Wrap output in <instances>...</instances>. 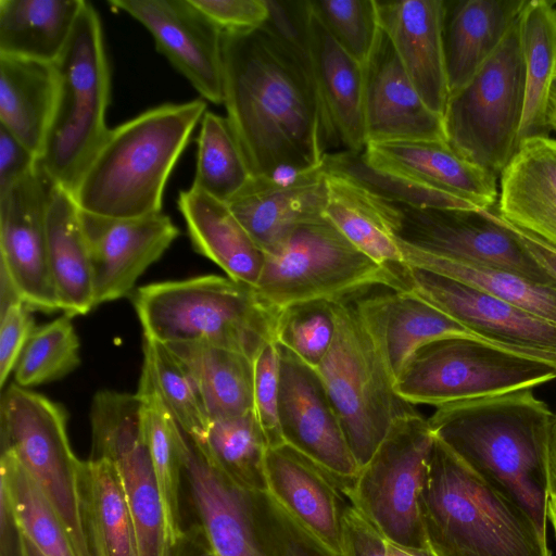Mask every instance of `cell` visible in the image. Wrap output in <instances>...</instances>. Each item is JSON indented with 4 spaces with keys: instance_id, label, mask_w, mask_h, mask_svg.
Masks as SVG:
<instances>
[{
    "instance_id": "1",
    "label": "cell",
    "mask_w": 556,
    "mask_h": 556,
    "mask_svg": "<svg viewBox=\"0 0 556 556\" xmlns=\"http://www.w3.org/2000/svg\"><path fill=\"white\" fill-rule=\"evenodd\" d=\"M224 101L253 177L321 166L326 142L309 62L269 27L223 33Z\"/></svg>"
},
{
    "instance_id": "2",
    "label": "cell",
    "mask_w": 556,
    "mask_h": 556,
    "mask_svg": "<svg viewBox=\"0 0 556 556\" xmlns=\"http://www.w3.org/2000/svg\"><path fill=\"white\" fill-rule=\"evenodd\" d=\"M554 417L525 389L439 406L428 421L434 437L514 498L547 536Z\"/></svg>"
},
{
    "instance_id": "3",
    "label": "cell",
    "mask_w": 556,
    "mask_h": 556,
    "mask_svg": "<svg viewBox=\"0 0 556 556\" xmlns=\"http://www.w3.org/2000/svg\"><path fill=\"white\" fill-rule=\"evenodd\" d=\"M206 111L202 98L163 103L110 128L72 191L79 210L110 218L162 213L168 177Z\"/></svg>"
},
{
    "instance_id": "4",
    "label": "cell",
    "mask_w": 556,
    "mask_h": 556,
    "mask_svg": "<svg viewBox=\"0 0 556 556\" xmlns=\"http://www.w3.org/2000/svg\"><path fill=\"white\" fill-rule=\"evenodd\" d=\"M418 504L433 556H552L532 517L437 437Z\"/></svg>"
},
{
    "instance_id": "5",
    "label": "cell",
    "mask_w": 556,
    "mask_h": 556,
    "mask_svg": "<svg viewBox=\"0 0 556 556\" xmlns=\"http://www.w3.org/2000/svg\"><path fill=\"white\" fill-rule=\"evenodd\" d=\"M132 304L143 337L170 344H205L252 361L276 342L278 317L254 287L229 277L205 275L142 286Z\"/></svg>"
},
{
    "instance_id": "6",
    "label": "cell",
    "mask_w": 556,
    "mask_h": 556,
    "mask_svg": "<svg viewBox=\"0 0 556 556\" xmlns=\"http://www.w3.org/2000/svg\"><path fill=\"white\" fill-rule=\"evenodd\" d=\"M54 66L55 101L37 169L72 193L110 129L111 71L100 15L90 2L84 1Z\"/></svg>"
},
{
    "instance_id": "7",
    "label": "cell",
    "mask_w": 556,
    "mask_h": 556,
    "mask_svg": "<svg viewBox=\"0 0 556 556\" xmlns=\"http://www.w3.org/2000/svg\"><path fill=\"white\" fill-rule=\"evenodd\" d=\"M379 287L409 291L403 274L369 258L321 216L301 223L265 255L254 288L280 315L295 304L354 299Z\"/></svg>"
},
{
    "instance_id": "8",
    "label": "cell",
    "mask_w": 556,
    "mask_h": 556,
    "mask_svg": "<svg viewBox=\"0 0 556 556\" xmlns=\"http://www.w3.org/2000/svg\"><path fill=\"white\" fill-rule=\"evenodd\" d=\"M355 299L332 301L336 334L316 370L362 468L393 422L417 410L397 395L395 381Z\"/></svg>"
},
{
    "instance_id": "9",
    "label": "cell",
    "mask_w": 556,
    "mask_h": 556,
    "mask_svg": "<svg viewBox=\"0 0 556 556\" xmlns=\"http://www.w3.org/2000/svg\"><path fill=\"white\" fill-rule=\"evenodd\" d=\"M523 103L518 17L475 76L450 94L443 114L447 143L465 160L500 178L519 149Z\"/></svg>"
},
{
    "instance_id": "10",
    "label": "cell",
    "mask_w": 556,
    "mask_h": 556,
    "mask_svg": "<svg viewBox=\"0 0 556 556\" xmlns=\"http://www.w3.org/2000/svg\"><path fill=\"white\" fill-rule=\"evenodd\" d=\"M556 379V364L472 338L430 342L396 378L397 395L435 407L533 389Z\"/></svg>"
},
{
    "instance_id": "11",
    "label": "cell",
    "mask_w": 556,
    "mask_h": 556,
    "mask_svg": "<svg viewBox=\"0 0 556 556\" xmlns=\"http://www.w3.org/2000/svg\"><path fill=\"white\" fill-rule=\"evenodd\" d=\"M434 434L418 412L396 419L343 493L390 542L430 551L419 511Z\"/></svg>"
},
{
    "instance_id": "12",
    "label": "cell",
    "mask_w": 556,
    "mask_h": 556,
    "mask_svg": "<svg viewBox=\"0 0 556 556\" xmlns=\"http://www.w3.org/2000/svg\"><path fill=\"white\" fill-rule=\"evenodd\" d=\"M2 450L10 451L42 491L59 516L76 556H91L75 488L78 458L66 431L62 406L10 384L0 403Z\"/></svg>"
},
{
    "instance_id": "13",
    "label": "cell",
    "mask_w": 556,
    "mask_h": 556,
    "mask_svg": "<svg viewBox=\"0 0 556 556\" xmlns=\"http://www.w3.org/2000/svg\"><path fill=\"white\" fill-rule=\"evenodd\" d=\"M401 211L396 239L426 253L496 267L556 288V278L532 256L497 210L413 207Z\"/></svg>"
},
{
    "instance_id": "14",
    "label": "cell",
    "mask_w": 556,
    "mask_h": 556,
    "mask_svg": "<svg viewBox=\"0 0 556 556\" xmlns=\"http://www.w3.org/2000/svg\"><path fill=\"white\" fill-rule=\"evenodd\" d=\"M92 457L115 464L131 518L138 556H162L163 513L146 443L143 402L113 395L91 412Z\"/></svg>"
},
{
    "instance_id": "15",
    "label": "cell",
    "mask_w": 556,
    "mask_h": 556,
    "mask_svg": "<svg viewBox=\"0 0 556 556\" xmlns=\"http://www.w3.org/2000/svg\"><path fill=\"white\" fill-rule=\"evenodd\" d=\"M279 354L278 417L289 444L336 478L344 492L361 468L317 370L276 342Z\"/></svg>"
},
{
    "instance_id": "16",
    "label": "cell",
    "mask_w": 556,
    "mask_h": 556,
    "mask_svg": "<svg viewBox=\"0 0 556 556\" xmlns=\"http://www.w3.org/2000/svg\"><path fill=\"white\" fill-rule=\"evenodd\" d=\"M409 291L480 339L556 364V325L450 277L408 266Z\"/></svg>"
},
{
    "instance_id": "17",
    "label": "cell",
    "mask_w": 556,
    "mask_h": 556,
    "mask_svg": "<svg viewBox=\"0 0 556 556\" xmlns=\"http://www.w3.org/2000/svg\"><path fill=\"white\" fill-rule=\"evenodd\" d=\"M151 34L155 49L203 100L223 104V31L191 0H110Z\"/></svg>"
},
{
    "instance_id": "18",
    "label": "cell",
    "mask_w": 556,
    "mask_h": 556,
    "mask_svg": "<svg viewBox=\"0 0 556 556\" xmlns=\"http://www.w3.org/2000/svg\"><path fill=\"white\" fill-rule=\"evenodd\" d=\"M50 182L34 170L0 193V270L31 309H60L50 274L46 216Z\"/></svg>"
},
{
    "instance_id": "19",
    "label": "cell",
    "mask_w": 556,
    "mask_h": 556,
    "mask_svg": "<svg viewBox=\"0 0 556 556\" xmlns=\"http://www.w3.org/2000/svg\"><path fill=\"white\" fill-rule=\"evenodd\" d=\"M92 268L96 306L128 294L179 236L169 216L110 218L80 211Z\"/></svg>"
},
{
    "instance_id": "20",
    "label": "cell",
    "mask_w": 556,
    "mask_h": 556,
    "mask_svg": "<svg viewBox=\"0 0 556 556\" xmlns=\"http://www.w3.org/2000/svg\"><path fill=\"white\" fill-rule=\"evenodd\" d=\"M307 52L320 103L325 142L362 153L367 140L364 119L365 68L330 35L307 1Z\"/></svg>"
},
{
    "instance_id": "21",
    "label": "cell",
    "mask_w": 556,
    "mask_h": 556,
    "mask_svg": "<svg viewBox=\"0 0 556 556\" xmlns=\"http://www.w3.org/2000/svg\"><path fill=\"white\" fill-rule=\"evenodd\" d=\"M364 119L367 143L446 141L443 117L422 101L383 30L365 67Z\"/></svg>"
},
{
    "instance_id": "22",
    "label": "cell",
    "mask_w": 556,
    "mask_h": 556,
    "mask_svg": "<svg viewBox=\"0 0 556 556\" xmlns=\"http://www.w3.org/2000/svg\"><path fill=\"white\" fill-rule=\"evenodd\" d=\"M326 172L252 179L227 203L265 255L275 252L301 223L324 216Z\"/></svg>"
},
{
    "instance_id": "23",
    "label": "cell",
    "mask_w": 556,
    "mask_h": 556,
    "mask_svg": "<svg viewBox=\"0 0 556 556\" xmlns=\"http://www.w3.org/2000/svg\"><path fill=\"white\" fill-rule=\"evenodd\" d=\"M380 26L426 105L443 117L450 90L444 0L377 1Z\"/></svg>"
},
{
    "instance_id": "24",
    "label": "cell",
    "mask_w": 556,
    "mask_h": 556,
    "mask_svg": "<svg viewBox=\"0 0 556 556\" xmlns=\"http://www.w3.org/2000/svg\"><path fill=\"white\" fill-rule=\"evenodd\" d=\"M267 491L313 535L340 554L341 517L348 505L339 481L289 444L268 447Z\"/></svg>"
},
{
    "instance_id": "25",
    "label": "cell",
    "mask_w": 556,
    "mask_h": 556,
    "mask_svg": "<svg viewBox=\"0 0 556 556\" xmlns=\"http://www.w3.org/2000/svg\"><path fill=\"white\" fill-rule=\"evenodd\" d=\"M362 154L374 166L460 198L478 208L497 205V177L465 160L447 141L369 142Z\"/></svg>"
},
{
    "instance_id": "26",
    "label": "cell",
    "mask_w": 556,
    "mask_h": 556,
    "mask_svg": "<svg viewBox=\"0 0 556 556\" xmlns=\"http://www.w3.org/2000/svg\"><path fill=\"white\" fill-rule=\"evenodd\" d=\"M355 302L394 381L416 351L430 342L453 337L480 339L412 291L367 292Z\"/></svg>"
},
{
    "instance_id": "27",
    "label": "cell",
    "mask_w": 556,
    "mask_h": 556,
    "mask_svg": "<svg viewBox=\"0 0 556 556\" xmlns=\"http://www.w3.org/2000/svg\"><path fill=\"white\" fill-rule=\"evenodd\" d=\"M498 215L556 250V139L520 144L500 176Z\"/></svg>"
},
{
    "instance_id": "28",
    "label": "cell",
    "mask_w": 556,
    "mask_h": 556,
    "mask_svg": "<svg viewBox=\"0 0 556 556\" xmlns=\"http://www.w3.org/2000/svg\"><path fill=\"white\" fill-rule=\"evenodd\" d=\"M326 182L324 216L369 258L405 276L407 264L396 241L399 205L340 174L326 172Z\"/></svg>"
},
{
    "instance_id": "29",
    "label": "cell",
    "mask_w": 556,
    "mask_h": 556,
    "mask_svg": "<svg viewBox=\"0 0 556 556\" xmlns=\"http://www.w3.org/2000/svg\"><path fill=\"white\" fill-rule=\"evenodd\" d=\"M527 0L445 1L443 46L450 94L494 53Z\"/></svg>"
},
{
    "instance_id": "30",
    "label": "cell",
    "mask_w": 556,
    "mask_h": 556,
    "mask_svg": "<svg viewBox=\"0 0 556 556\" xmlns=\"http://www.w3.org/2000/svg\"><path fill=\"white\" fill-rule=\"evenodd\" d=\"M177 205L193 249L219 266L227 277L255 287L265 253L229 205L193 187L179 192Z\"/></svg>"
},
{
    "instance_id": "31",
    "label": "cell",
    "mask_w": 556,
    "mask_h": 556,
    "mask_svg": "<svg viewBox=\"0 0 556 556\" xmlns=\"http://www.w3.org/2000/svg\"><path fill=\"white\" fill-rule=\"evenodd\" d=\"M48 263L60 309L65 315H85L94 306L92 268L80 220V210L72 193L51 185L47 216Z\"/></svg>"
},
{
    "instance_id": "32",
    "label": "cell",
    "mask_w": 556,
    "mask_h": 556,
    "mask_svg": "<svg viewBox=\"0 0 556 556\" xmlns=\"http://www.w3.org/2000/svg\"><path fill=\"white\" fill-rule=\"evenodd\" d=\"M75 488L91 556H138L131 518L113 460H78Z\"/></svg>"
},
{
    "instance_id": "33",
    "label": "cell",
    "mask_w": 556,
    "mask_h": 556,
    "mask_svg": "<svg viewBox=\"0 0 556 556\" xmlns=\"http://www.w3.org/2000/svg\"><path fill=\"white\" fill-rule=\"evenodd\" d=\"M56 93L54 63L0 55V126L38 156Z\"/></svg>"
},
{
    "instance_id": "34",
    "label": "cell",
    "mask_w": 556,
    "mask_h": 556,
    "mask_svg": "<svg viewBox=\"0 0 556 556\" xmlns=\"http://www.w3.org/2000/svg\"><path fill=\"white\" fill-rule=\"evenodd\" d=\"M137 393L143 400L146 443L163 513L162 556H175L184 539L179 506L184 431L160 399L144 368Z\"/></svg>"
},
{
    "instance_id": "35",
    "label": "cell",
    "mask_w": 556,
    "mask_h": 556,
    "mask_svg": "<svg viewBox=\"0 0 556 556\" xmlns=\"http://www.w3.org/2000/svg\"><path fill=\"white\" fill-rule=\"evenodd\" d=\"M85 0H0V55L54 63Z\"/></svg>"
},
{
    "instance_id": "36",
    "label": "cell",
    "mask_w": 556,
    "mask_h": 556,
    "mask_svg": "<svg viewBox=\"0 0 556 556\" xmlns=\"http://www.w3.org/2000/svg\"><path fill=\"white\" fill-rule=\"evenodd\" d=\"M198 389L210 420L253 412V361L248 356L205 344H170Z\"/></svg>"
},
{
    "instance_id": "37",
    "label": "cell",
    "mask_w": 556,
    "mask_h": 556,
    "mask_svg": "<svg viewBox=\"0 0 556 556\" xmlns=\"http://www.w3.org/2000/svg\"><path fill=\"white\" fill-rule=\"evenodd\" d=\"M520 47L525 66V103L519 147L548 136L546 106L556 73V8L553 2L530 0L519 15Z\"/></svg>"
},
{
    "instance_id": "38",
    "label": "cell",
    "mask_w": 556,
    "mask_h": 556,
    "mask_svg": "<svg viewBox=\"0 0 556 556\" xmlns=\"http://www.w3.org/2000/svg\"><path fill=\"white\" fill-rule=\"evenodd\" d=\"M408 266L469 285L556 325V288L535 283L513 271L462 263L415 249L399 239Z\"/></svg>"
},
{
    "instance_id": "39",
    "label": "cell",
    "mask_w": 556,
    "mask_h": 556,
    "mask_svg": "<svg viewBox=\"0 0 556 556\" xmlns=\"http://www.w3.org/2000/svg\"><path fill=\"white\" fill-rule=\"evenodd\" d=\"M0 494L12 525L45 556H76L70 538L42 491L16 457L2 450Z\"/></svg>"
},
{
    "instance_id": "40",
    "label": "cell",
    "mask_w": 556,
    "mask_h": 556,
    "mask_svg": "<svg viewBox=\"0 0 556 556\" xmlns=\"http://www.w3.org/2000/svg\"><path fill=\"white\" fill-rule=\"evenodd\" d=\"M195 444L208 462L239 488L267 491L268 444L253 412L210 420L204 439Z\"/></svg>"
},
{
    "instance_id": "41",
    "label": "cell",
    "mask_w": 556,
    "mask_h": 556,
    "mask_svg": "<svg viewBox=\"0 0 556 556\" xmlns=\"http://www.w3.org/2000/svg\"><path fill=\"white\" fill-rule=\"evenodd\" d=\"M195 142L191 187L228 203L253 177L228 118L206 111Z\"/></svg>"
},
{
    "instance_id": "42",
    "label": "cell",
    "mask_w": 556,
    "mask_h": 556,
    "mask_svg": "<svg viewBox=\"0 0 556 556\" xmlns=\"http://www.w3.org/2000/svg\"><path fill=\"white\" fill-rule=\"evenodd\" d=\"M142 368L181 430L200 443L210 419L194 381L178 356L168 345L143 337Z\"/></svg>"
},
{
    "instance_id": "43",
    "label": "cell",
    "mask_w": 556,
    "mask_h": 556,
    "mask_svg": "<svg viewBox=\"0 0 556 556\" xmlns=\"http://www.w3.org/2000/svg\"><path fill=\"white\" fill-rule=\"evenodd\" d=\"M326 172L343 175L375 194L413 207L481 210L471 203L430 188L410 178L369 164L362 153L341 151L326 153L323 162Z\"/></svg>"
},
{
    "instance_id": "44",
    "label": "cell",
    "mask_w": 556,
    "mask_h": 556,
    "mask_svg": "<svg viewBox=\"0 0 556 556\" xmlns=\"http://www.w3.org/2000/svg\"><path fill=\"white\" fill-rule=\"evenodd\" d=\"M79 346L67 315L36 327L13 371L15 384L28 389L63 378L79 365Z\"/></svg>"
},
{
    "instance_id": "45",
    "label": "cell",
    "mask_w": 556,
    "mask_h": 556,
    "mask_svg": "<svg viewBox=\"0 0 556 556\" xmlns=\"http://www.w3.org/2000/svg\"><path fill=\"white\" fill-rule=\"evenodd\" d=\"M334 40L364 68L381 35L376 0H309Z\"/></svg>"
},
{
    "instance_id": "46",
    "label": "cell",
    "mask_w": 556,
    "mask_h": 556,
    "mask_svg": "<svg viewBox=\"0 0 556 556\" xmlns=\"http://www.w3.org/2000/svg\"><path fill=\"white\" fill-rule=\"evenodd\" d=\"M334 334L332 301H309L292 305L280 313L276 342L316 369L328 354Z\"/></svg>"
},
{
    "instance_id": "47",
    "label": "cell",
    "mask_w": 556,
    "mask_h": 556,
    "mask_svg": "<svg viewBox=\"0 0 556 556\" xmlns=\"http://www.w3.org/2000/svg\"><path fill=\"white\" fill-rule=\"evenodd\" d=\"M253 414L268 447L285 443L278 417L279 354L276 342L266 343L253 361Z\"/></svg>"
},
{
    "instance_id": "48",
    "label": "cell",
    "mask_w": 556,
    "mask_h": 556,
    "mask_svg": "<svg viewBox=\"0 0 556 556\" xmlns=\"http://www.w3.org/2000/svg\"><path fill=\"white\" fill-rule=\"evenodd\" d=\"M31 308L16 301L0 309V387L4 388L18 357L35 330Z\"/></svg>"
},
{
    "instance_id": "49",
    "label": "cell",
    "mask_w": 556,
    "mask_h": 556,
    "mask_svg": "<svg viewBox=\"0 0 556 556\" xmlns=\"http://www.w3.org/2000/svg\"><path fill=\"white\" fill-rule=\"evenodd\" d=\"M223 33L256 29L268 18L266 0H191Z\"/></svg>"
},
{
    "instance_id": "50",
    "label": "cell",
    "mask_w": 556,
    "mask_h": 556,
    "mask_svg": "<svg viewBox=\"0 0 556 556\" xmlns=\"http://www.w3.org/2000/svg\"><path fill=\"white\" fill-rule=\"evenodd\" d=\"M339 556H392L390 541L351 503L341 517Z\"/></svg>"
},
{
    "instance_id": "51",
    "label": "cell",
    "mask_w": 556,
    "mask_h": 556,
    "mask_svg": "<svg viewBox=\"0 0 556 556\" xmlns=\"http://www.w3.org/2000/svg\"><path fill=\"white\" fill-rule=\"evenodd\" d=\"M37 169V155L0 126V193Z\"/></svg>"
},
{
    "instance_id": "52",
    "label": "cell",
    "mask_w": 556,
    "mask_h": 556,
    "mask_svg": "<svg viewBox=\"0 0 556 556\" xmlns=\"http://www.w3.org/2000/svg\"><path fill=\"white\" fill-rule=\"evenodd\" d=\"M514 228L535 261L556 278V250L534 236L516 227Z\"/></svg>"
},
{
    "instance_id": "53",
    "label": "cell",
    "mask_w": 556,
    "mask_h": 556,
    "mask_svg": "<svg viewBox=\"0 0 556 556\" xmlns=\"http://www.w3.org/2000/svg\"><path fill=\"white\" fill-rule=\"evenodd\" d=\"M548 494H556V413L551 432L548 447Z\"/></svg>"
},
{
    "instance_id": "54",
    "label": "cell",
    "mask_w": 556,
    "mask_h": 556,
    "mask_svg": "<svg viewBox=\"0 0 556 556\" xmlns=\"http://www.w3.org/2000/svg\"><path fill=\"white\" fill-rule=\"evenodd\" d=\"M546 123L549 130H556V73L554 75L547 99Z\"/></svg>"
},
{
    "instance_id": "55",
    "label": "cell",
    "mask_w": 556,
    "mask_h": 556,
    "mask_svg": "<svg viewBox=\"0 0 556 556\" xmlns=\"http://www.w3.org/2000/svg\"><path fill=\"white\" fill-rule=\"evenodd\" d=\"M390 549H391L392 556H433L430 551L409 548V547L397 545L392 542H390Z\"/></svg>"
},
{
    "instance_id": "56",
    "label": "cell",
    "mask_w": 556,
    "mask_h": 556,
    "mask_svg": "<svg viewBox=\"0 0 556 556\" xmlns=\"http://www.w3.org/2000/svg\"><path fill=\"white\" fill-rule=\"evenodd\" d=\"M17 533L21 556H45L23 534Z\"/></svg>"
},
{
    "instance_id": "57",
    "label": "cell",
    "mask_w": 556,
    "mask_h": 556,
    "mask_svg": "<svg viewBox=\"0 0 556 556\" xmlns=\"http://www.w3.org/2000/svg\"><path fill=\"white\" fill-rule=\"evenodd\" d=\"M546 511L556 535V494L554 493L548 494Z\"/></svg>"
},
{
    "instance_id": "58",
    "label": "cell",
    "mask_w": 556,
    "mask_h": 556,
    "mask_svg": "<svg viewBox=\"0 0 556 556\" xmlns=\"http://www.w3.org/2000/svg\"><path fill=\"white\" fill-rule=\"evenodd\" d=\"M202 556H213L211 551H210V548H208V546H207V548L205 549V552H204V554Z\"/></svg>"
}]
</instances>
